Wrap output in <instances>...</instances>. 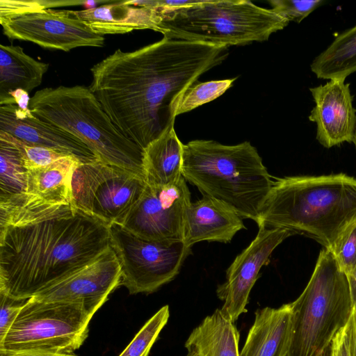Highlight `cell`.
Returning a JSON list of instances; mask_svg holds the SVG:
<instances>
[{"instance_id":"6da1fadb","label":"cell","mask_w":356,"mask_h":356,"mask_svg":"<svg viewBox=\"0 0 356 356\" xmlns=\"http://www.w3.org/2000/svg\"><path fill=\"white\" fill-rule=\"evenodd\" d=\"M227 55L226 47L163 37L133 51L116 49L90 69L89 88L120 131L144 149L174 126L176 98Z\"/></svg>"},{"instance_id":"7a4b0ae2","label":"cell","mask_w":356,"mask_h":356,"mask_svg":"<svg viewBox=\"0 0 356 356\" xmlns=\"http://www.w3.org/2000/svg\"><path fill=\"white\" fill-rule=\"evenodd\" d=\"M0 293L28 300L110 246L109 226L74 202L0 204Z\"/></svg>"},{"instance_id":"3957f363","label":"cell","mask_w":356,"mask_h":356,"mask_svg":"<svg viewBox=\"0 0 356 356\" xmlns=\"http://www.w3.org/2000/svg\"><path fill=\"white\" fill-rule=\"evenodd\" d=\"M356 220V178L343 173L276 178L257 224L286 228L330 250Z\"/></svg>"},{"instance_id":"277c9868","label":"cell","mask_w":356,"mask_h":356,"mask_svg":"<svg viewBox=\"0 0 356 356\" xmlns=\"http://www.w3.org/2000/svg\"><path fill=\"white\" fill-rule=\"evenodd\" d=\"M182 159L186 181L257 222L273 180L250 142L227 145L194 140L183 145Z\"/></svg>"},{"instance_id":"5b68a950","label":"cell","mask_w":356,"mask_h":356,"mask_svg":"<svg viewBox=\"0 0 356 356\" xmlns=\"http://www.w3.org/2000/svg\"><path fill=\"white\" fill-rule=\"evenodd\" d=\"M30 109L40 120L78 138L99 161L145 180L143 149L120 131L89 87L42 88L31 98Z\"/></svg>"},{"instance_id":"8992f818","label":"cell","mask_w":356,"mask_h":356,"mask_svg":"<svg viewBox=\"0 0 356 356\" xmlns=\"http://www.w3.org/2000/svg\"><path fill=\"white\" fill-rule=\"evenodd\" d=\"M159 32L168 39L226 47L268 40L288 20L250 1L202 0L158 9Z\"/></svg>"},{"instance_id":"52a82bcc","label":"cell","mask_w":356,"mask_h":356,"mask_svg":"<svg viewBox=\"0 0 356 356\" xmlns=\"http://www.w3.org/2000/svg\"><path fill=\"white\" fill-rule=\"evenodd\" d=\"M291 305L286 356H318L346 325L353 310L347 276L331 251L320 252L307 285Z\"/></svg>"},{"instance_id":"ba28073f","label":"cell","mask_w":356,"mask_h":356,"mask_svg":"<svg viewBox=\"0 0 356 356\" xmlns=\"http://www.w3.org/2000/svg\"><path fill=\"white\" fill-rule=\"evenodd\" d=\"M92 316L81 304L31 298L0 341V353L72 354L86 339Z\"/></svg>"},{"instance_id":"9c48e42d","label":"cell","mask_w":356,"mask_h":356,"mask_svg":"<svg viewBox=\"0 0 356 356\" xmlns=\"http://www.w3.org/2000/svg\"><path fill=\"white\" fill-rule=\"evenodd\" d=\"M109 231L111 246L121 266L120 285L129 294L152 293L170 282L191 253L183 241L146 240L118 223L111 224Z\"/></svg>"},{"instance_id":"30bf717a","label":"cell","mask_w":356,"mask_h":356,"mask_svg":"<svg viewBox=\"0 0 356 356\" xmlns=\"http://www.w3.org/2000/svg\"><path fill=\"white\" fill-rule=\"evenodd\" d=\"M147 186L142 177L101 161L80 163L72 178L74 205L110 226L120 224Z\"/></svg>"},{"instance_id":"8fae6325","label":"cell","mask_w":356,"mask_h":356,"mask_svg":"<svg viewBox=\"0 0 356 356\" xmlns=\"http://www.w3.org/2000/svg\"><path fill=\"white\" fill-rule=\"evenodd\" d=\"M191 203V193L184 177L168 185L147 184L143 195L120 225L146 240L183 241Z\"/></svg>"},{"instance_id":"7c38bea8","label":"cell","mask_w":356,"mask_h":356,"mask_svg":"<svg viewBox=\"0 0 356 356\" xmlns=\"http://www.w3.org/2000/svg\"><path fill=\"white\" fill-rule=\"evenodd\" d=\"M9 39L31 42L45 49L69 51L82 47H101L105 38L70 10L51 8L0 19Z\"/></svg>"},{"instance_id":"4fadbf2b","label":"cell","mask_w":356,"mask_h":356,"mask_svg":"<svg viewBox=\"0 0 356 356\" xmlns=\"http://www.w3.org/2000/svg\"><path fill=\"white\" fill-rule=\"evenodd\" d=\"M254 239L234 260L226 272L225 282L216 290L224 302L222 314L234 323L245 308L251 289L261 268L267 265L274 250L286 238L296 234L286 228L259 225Z\"/></svg>"},{"instance_id":"5bb4252c","label":"cell","mask_w":356,"mask_h":356,"mask_svg":"<svg viewBox=\"0 0 356 356\" xmlns=\"http://www.w3.org/2000/svg\"><path fill=\"white\" fill-rule=\"evenodd\" d=\"M120 261L110 246L88 265L43 289L32 298L82 305L93 315L121 283Z\"/></svg>"},{"instance_id":"9a60e30c","label":"cell","mask_w":356,"mask_h":356,"mask_svg":"<svg viewBox=\"0 0 356 356\" xmlns=\"http://www.w3.org/2000/svg\"><path fill=\"white\" fill-rule=\"evenodd\" d=\"M345 80L333 79L309 88L315 106L309 120L316 124V139L326 148L353 142L356 109L350 83Z\"/></svg>"},{"instance_id":"2e32d148","label":"cell","mask_w":356,"mask_h":356,"mask_svg":"<svg viewBox=\"0 0 356 356\" xmlns=\"http://www.w3.org/2000/svg\"><path fill=\"white\" fill-rule=\"evenodd\" d=\"M0 130L27 144L74 156L82 163L98 160L81 140L40 120L32 113L31 109L22 111L11 104L0 106Z\"/></svg>"},{"instance_id":"e0dca14e","label":"cell","mask_w":356,"mask_h":356,"mask_svg":"<svg viewBox=\"0 0 356 356\" xmlns=\"http://www.w3.org/2000/svg\"><path fill=\"white\" fill-rule=\"evenodd\" d=\"M245 228L242 218L230 207L203 195L187 209L183 241L189 248L201 241L226 243Z\"/></svg>"},{"instance_id":"ac0fdd59","label":"cell","mask_w":356,"mask_h":356,"mask_svg":"<svg viewBox=\"0 0 356 356\" xmlns=\"http://www.w3.org/2000/svg\"><path fill=\"white\" fill-rule=\"evenodd\" d=\"M291 314V303L257 309L240 356H286Z\"/></svg>"},{"instance_id":"d6986e66","label":"cell","mask_w":356,"mask_h":356,"mask_svg":"<svg viewBox=\"0 0 356 356\" xmlns=\"http://www.w3.org/2000/svg\"><path fill=\"white\" fill-rule=\"evenodd\" d=\"M70 12L103 35L143 29L159 32V15L154 8L131 6L120 1Z\"/></svg>"},{"instance_id":"ffe728a7","label":"cell","mask_w":356,"mask_h":356,"mask_svg":"<svg viewBox=\"0 0 356 356\" xmlns=\"http://www.w3.org/2000/svg\"><path fill=\"white\" fill-rule=\"evenodd\" d=\"M239 333L234 323L217 309L190 334L186 356H240Z\"/></svg>"},{"instance_id":"44dd1931","label":"cell","mask_w":356,"mask_h":356,"mask_svg":"<svg viewBox=\"0 0 356 356\" xmlns=\"http://www.w3.org/2000/svg\"><path fill=\"white\" fill-rule=\"evenodd\" d=\"M80 163L67 155L47 167L29 170L25 194L47 204L72 203V178Z\"/></svg>"},{"instance_id":"7402d4cb","label":"cell","mask_w":356,"mask_h":356,"mask_svg":"<svg viewBox=\"0 0 356 356\" xmlns=\"http://www.w3.org/2000/svg\"><path fill=\"white\" fill-rule=\"evenodd\" d=\"M183 145L172 126L143 149L147 184L168 185L183 177Z\"/></svg>"},{"instance_id":"603a6c76","label":"cell","mask_w":356,"mask_h":356,"mask_svg":"<svg viewBox=\"0 0 356 356\" xmlns=\"http://www.w3.org/2000/svg\"><path fill=\"white\" fill-rule=\"evenodd\" d=\"M49 64L26 54L19 46L0 45V99L22 89L29 92L39 86Z\"/></svg>"},{"instance_id":"cb8c5ba5","label":"cell","mask_w":356,"mask_h":356,"mask_svg":"<svg viewBox=\"0 0 356 356\" xmlns=\"http://www.w3.org/2000/svg\"><path fill=\"white\" fill-rule=\"evenodd\" d=\"M310 67L321 79H346L356 72V25L338 34L313 60Z\"/></svg>"},{"instance_id":"d4e9b609","label":"cell","mask_w":356,"mask_h":356,"mask_svg":"<svg viewBox=\"0 0 356 356\" xmlns=\"http://www.w3.org/2000/svg\"><path fill=\"white\" fill-rule=\"evenodd\" d=\"M28 170L15 138L0 130V201L24 195Z\"/></svg>"},{"instance_id":"484cf974","label":"cell","mask_w":356,"mask_h":356,"mask_svg":"<svg viewBox=\"0 0 356 356\" xmlns=\"http://www.w3.org/2000/svg\"><path fill=\"white\" fill-rule=\"evenodd\" d=\"M236 78L195 83L184 90L172 104L174 116L191 111L221 96L233 84Z\"/></svg>"},{"instance_id":"4316f807","label":"cell","mask_w":356,"mask_h":356,"mask_svg":"<svg viewBox=\"0 0 356 356\" xmlns=\"http://www.w3.org/2000/svg\"><path fill=\"white\" fill-rule=\"evenodd\" d=\"M170 316L169 307H162L140 328L119 356H148Z\"/></svg>"},{"instance_id":"83f0119b","label":"cell","mask_w":356,"mask_h":356,"mask_svg":"<svg viewBox=\"0 0 356 356\" xmlns=\"http://www.w3.org/2000/svg\"><path fill=\"white\" fill-rule=\"evenodd\" d=\"M329 250L346 275L353 271L356 266V220L346 229Z\"/></svg>"},{"instance_id":"f1b7e54d","label":"cell","mask_w":356,"mask_h":356,"mask_svg":"<svg viewBox=\"0 0 356 356\" xmlns=\"http://www.w3.org/2000/svg\"><path fill=\"white\" fill-rule=\"evenodd\" d=\"M324 0H270L271 9L289 22L300 23L309 14L325 3Z\"/></svg>"},{"instance_id":"f546056e","label":"cell","mask_w":356,"mask_h":356,"mask_svg":"<svg viewBox=\"0 0 356 356\" xmlns=\"http://www.w3.org/2000/svg\"><path fill=\"white\" fill-rule=\"evenodd\" d=\"M27 170L47 167L67 156L56 150L27 144L15 138Z\"/></svg>"},{"instance_id":"4dcf8cb0","label":"cell","mask_w":356,"mask_h":356,"mask_svg":"<svg viewBox=\"0 0 356 356\" xmlns=\"http://www.w3.org/2000/svg\"><path fill=\"white\" fill-rule=\"evenodd\" d=\"M28 300L15 299L0 293V341L3 339Z\"/></svg>"},{"instance_id":"1f68e13d","label":"cell","mask_w":356,"mask_h":356,"mask_svg":"<svg viewBox=\"0 0 356 356\" xmlns=\"http://www.w3.org/2000/svg\"><path fill=\"white\" fill-rule=\"evenodd\" d=\"M331 356H350L346 325L340 330L333 338Z\"/></svg>"},{"instance_id":"d6a6232c","label":"cell","mask_w":356,"mask_h":356,"mask_svg":"<svg viewBox=\"0 0 356 356\" xmlns=\"http://www.w3.org/2000/svg\"><path fill=\"white\" fill-rule=\"evenodd\" d=\"M350 356H356V311L353 310L346 325Z\"/></svg>"},{"instance_id":"836d02e7","label":"cell","mask_w":356,"mask_h":356,"mask_svg":"<svg viewBox=\"0 0 356 356\" xmlns=\"http://www.w3.org/2000/svg\"><path fill=\"white\" fill-rule=\"evenodd\" d=\"M353 309L356 311V266L351 273L346 275Z\"/></svg>"},{"instance_id":"e575fe53","label":"cell","mask_w":356,"mask_h":356,"mask_svg":"<svg viewBox=\"0 0 356 356\" xmlns=\"http://www.w3.org/2000/svg\"><path fill=\"white\" fill-rule=\"evenodd\" d=\"M0 356H77L66 353H0Z\"/></svg>"},{"instance_id":"d590c367","label":"cell","mask_w":356,"mask_h":356,"mask_svg":"<svg viewBox=\"0 0 356 356\" xmlns=\"http://www.w3.org/2000/svg\"><path fill=\"white\" fill-rule=\"evenodd\" d=\"M332 355V342L327 346L318 356H331Z\"/></svg>"}]
</instances>
